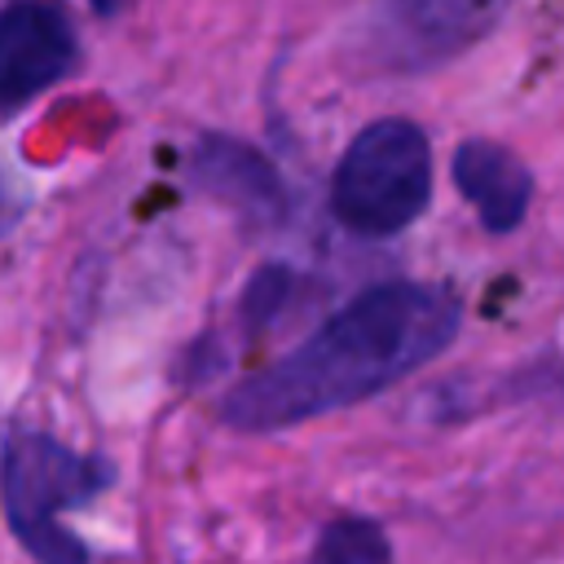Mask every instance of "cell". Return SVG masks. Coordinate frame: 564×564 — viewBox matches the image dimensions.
<instances>
[{
	"label": "cell",
	"mask_w": 564,
	"mask_h": 564,
	"mask_svg": "<svg viewBox=\"0 0 564 564\" xmlns=\"http://www.w3.org/2000/svg\"><path fill=\"white\" fill-rule=\"evenodd\" d=\"M463 304L436 282H375L335 308L308 339L225 392L220 419L238 432H278L357 405L449 348Z\"/></svg>",
	"instance_id": "6da1fadb"
},
{
	"label": "cell",
	"mask_w": 564,
	"mask_h": 564,
	"mask_svg": "<svg viewBox=\"0 0 564 564\" xmlns=\"http://www.w3.org/2000/svg\"><path fill=\"white\" fill-rule=\"evenodd\" d=\"M110 480L106 458L79 454L48 432H13L0 449V507L35 564H88V546L62 529V511L93 502Z\"/></svg>",
	"instance_id": "7a4b0ae2"
},
{
	"label": "cell",
	"mask_w": 564,
	"mask_h": 564,
	"mask_svg": "<svg viewBox=\"0 0 564 564\" xmlns=\"http://www.w3.org/2000/svg\"><path fill=\"white\" fill-rule=\"evenodd\" d=\"M432 203V141L414 119L366 123L330 172V212L361 238L410 229Z\"/></svg>",
	"instance_id": "3957f363"
},
{
	"label": "cell",
	"mask_w": 564,
	"mask_h": 564,
	"mask_svg": "<svg viewBox=\"0 0 564 564\" xmlns=\"http://www.w3.org/2000/svg\"><path fill=\"white\" fill-rule=\"evenodd\" d=\"M516 0H375L352 26V62L375 75H419L476 48Z\"/></svg>",
	"instance_id": "277c9868"
},
{
	"label": "cell",
	"mask_w": 564,
	"mask_h": 564,
	"mask_svg": "<svg viewBox=\"0 0 564 564\" xmlns=\"http://www.w3.org/2000/svg\"><path fill=\"white\" fill-rule=\"evenodd\" d=\"M79 62V40L62 4L53 0H13L0 9V106H18Z\"/></svg>",
	"instance_id": "5b68a950"
},
{
	"label": "cell",
	"mask_w": 564,
	"mask_h": 564,
	"mask_svg": "<svg viewBox=\"0 0 564 564\" xmlns=\"http://www.w3.org/2000/svg\"><path fill=\"white\" fill-rule=\"evenodd\" d=\"M189 185L198 194L234 207L251 225H278L286 216V185H282L273 159L264 150H256L251 141H238L225 132H207L194 145Z\"/></svg>",
	"instance_id": "8992f818"
},
{
	"label": "cell",
	"mask_w": 564,
	"mask_h": 564,
	"mask_svg": "<svg viewBox=\"0 0 564 564\" xmlns=\"http://www.w3.org/2000/svg\"><path fill=\"white\" fill-rule=\"evenodd\" d=\"M449 176L489 234H516L524 225L533 203V172L511 145L467 137L449 159Z\"/></svg>",
	"instance_id": "52a82bcc"
},
{
	"label": "cell",
	"mask_w": 564,
	"mask_h": 564,
	"mask_svg": "<svg viewBox=\"0 0 564 564\" xmlns=\"http://www.w3.org/2000/svg\"><path fill=\"white\" fill-rule=\"evenodd\" d=\"M308 564H392V546L375 520L339 516L322 529Z\"/></svg>",
	"instance_id": "ba28073f"
},
{
	"label": "cell",
	"mask_w": 564,
	"mask_h": 564,
	"mask_svg": "<svg viewBox=\"0 0 564 564\" xmlns=\"http://www.w3.org/2000/svg\"><path fill=\"white\" fill-rule=\"evenodd\" d=\"M291 286H295V273L282 269V264L256 269V278H251L247 291H242V317H247V326H269V322L282 313Z\"/></svg>",
	"instance_id": "9c48e42d"
},
{
	"label": "cell",
	"mask_w": 564,
	"mask_h": 564,
	"mask_svg": "<svg viewBox=\"0 0 564 564\" xmlns=\"http://www.w3.org/2000/svg\"><path fill=\"white\" fill-rule=\"evenodd\" d=\"M88 4H93V13H101V18H115V13H119L128 0H88Z\"/></svg>",
	"instance_id": "30bf717a"
},
{
	"label": "cell",
	"mask_w": 564,
	"mask_h": 564,
	"mask_svg": "<svg viewBox=\"0 0 564 564\" xmlns=\"http://www.w3.org/2000/svg\"><path fill=\"white\" fill-rule=\"evenodd\" d=\"M9 220H13V203H9V194H4V181H0V234L9 229Z\"/></svg>",
	"instance_id": "8fae6325"
}]
</instances>
